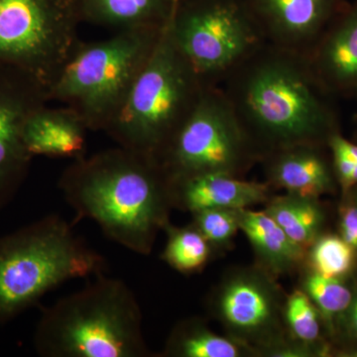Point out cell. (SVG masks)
<instances>
[{"label": "cell", "mask_w": 357, "mask_h": 357, "mask_svg": "<svg viewBox=\"0 0 357 357\" xmlns=\"http://www.w3.org/2000/svg\"><path fill=\"white\" fill-rule=\"evenodd\" d=\"M220 88L262 159L300 145L328 146L340 132L333 96L299 52L264 43Z\"/></svg>", "instance_id": "obj_1"}, {"label": "cell", "mask_w": 357, "mask_h": 357, "mask_svg": "<svg viewBox=\"0 0 357 357\" xmlns=\"http://www.w3.org/2000/svg\"><path fill=\"white\" fill-rule=\"evenodd\" d=\"M59 189L75 223L93 220L103 234L140 255L152 252L173 208L169 181L153 159L117 146L74 160Z\"/></svg>", "instance_id": "obj_2"}, {"label": "cell", "mask_w": 357, "mask_h": 357, "mask_svg": "<svg viewBox=\"0 0 357 357\" xmlns=\"http://www.w3.org/2000/svg\"><path fill=\"white\" fill-rule=\"evenodd\" d=\"M131 289L103 274L42 311L35 351L44 357H149Z\"/></svg>", "instance_id": "obj_3"}, {"label": "cell", "mask_w": 357, "mask_h": 357, "mask_svg": "<svg viewBox=\"0 0 357 357\" xmlns=\"http://www.w3.org/2000/svg\"><path fill=\"white\" fill-rule=\"evenodd\" d=\"M105 257L67 220L47 215L0 237V325H6L61 284L103 274Z\"/></svg>", "instance_id": "obj_4"}, {"label": "cell", "mask_w": 357, "mask_h": 357, "mask_svg": "<svg viewBox=\"0 0 357 357\" xmlns=\"http://www.w3.org/2000/svg\"><path fill=\"white\" fill-rule=\"evenodd\" d=\"M169 22L121 112L105 131L119 146L157 163L206 86L178 50Z\"/></svg>", "instance_id": "obj_5"}, {"label": "cell", "mask_w": 357, "mask_h": 357, "mask_svg": "<svg viewBox=\"0 0 357 357\" xmlns=\"http://www.w3.org/2000/svg\"><path fill=\"white\" fill-rule=\"evenodd\" d=\"M164 27L121 30L102 41H79L47 91L49 102H62L75 110L89 131L107 130L151 57Z\"/></svg>", "instance_id": "obj_6"}, {"label": "cell", "mask_w": 357, "mask_h": 357, "mask_svg": "<svg viewBox=\"0 0 357 357\" xmlns=\"http://www.w3.org/2000/svg\"><path fill=\"white\" fill-rule=\"evenodd\" d=\"M169 25L206 86H220L266 43L244 0H178Z\"/></svg>", "instance_id": "obj_7"}, {"label": "cell", "mask_w": 357, "mask_h": 357, "mask_svg": "<svg viewBox=\"0 0 357 357\" xmlns=\"http://www.w3.org/2000/svg\"><path fill=\"white\" fill-rule=\"evenodd\" d=\"M261 159L220 86H206L158 164L168 180L206 173L241 177Z\"/></svg>", "instance_id": "obj_8"}, {"label": "cell", "mask_w": 357, "mask_h": 357, "mask_svg": "<svg viewBox=\"0 0 357 357\" xmlns=\"http://www.w3.org/2000/svg\"><path fill=\"white\" fill-rule=\"evenodd\" d=\"M81 23L79 0H0V67L48 91L81 41Z\"/></svg>", "instance_id": "obj_9"}, {"label": "cell", "mask_w": 357, "mask_h": 357, "mask_svg": "<svg viewBox=\"0 0 357 357\" xmlns=\"http://www.w3.org/2000/svg\"><path fill=\"white\" fill-rule=\"evenodd\" d=\"M213 314L230 337L258 347H278L282 342L280 290L265 270H238L215 290Z\"/></svg>", "instance_id": "obj_10"}, {"label": "cell", "mask_w": 357, "mask_h": 357, "mask_svg": "<svg viewBox=\"0 0 357 357\" xmlns=\"http://www.w3.org/2000/svg\"><path fill=\"white\" fill-rule=\"evenodd\" d=\"M48 102L46 89L34 77L0 67V208L17 195L34 158L23 142L26 119Z\"/></svg>", "instance_id": "obj_11"}, {"label": "cell", "mask_w": 357, "mask_h": 357, "mask_svg": "<svg viewBox=\"0 0 357 357\" xmlns=\"http://www.w3.org/2000/svg\"><path fill=\"white\" fill-rule=\"evenodd\" d=\"M268 44L307 55L337 14L342 0H244Z\"/></svg>", "instance_id": "obj_12"}, {"label": "cell", "mask_w": 357, "mask_h": 357, "mask_svg": "<svg viewBox=\"0 0 357 357\" xmlns=\"http://www.w3.org/2000/svg\"><path fill=\"white\" fill-rule=\"evenodd\" d=\"M307 58L333 98L357 96V0L337 14Z\"/></svg>", "instance_id": "obj_13"}, {"label": "cell", "mask_w": 357, "mask_h": 357, "mask_svg": "<svg viewBox=\"0 0 357 357\" xmlns=\"http://www.w3.org/2000/svg\"><path fill=\"white\" fill-rule=\"evenodd\" d=\"M168 181L173 208L191 213L213 208L243 210L270 199L267 183L229 174H199Z\"/></svg>", "instance_id": "obj_14"}, {"label": "cell", "mask_w": 357, "mask_h": 357, "mask_svg": "<svg viewBox=\"0 0 357 357\" xmlns=\"http://www.w3.org/2000/svg\"><path fill=\"white\" fill-rule=\"evenodd\" d=\"M324 145H300L266 155L268 185L289 194L318 199L335 185L333 160L326 158Z\"/></svg>", "instance_id": "obj_15"}, {"label": "cell", "mask_w": 357, "mask_h": 357, "mask_svg": "<svg viewBox=\"0 0 357 357\" xmlns=\"http://www.w3.org/2000/svg\"><path fill=\"white\" fill-rule=\"evenodd\" d=\"M88 131L75 110L45 105L26 119L23 142L32 157L76 160L86 156Z\"/></svg>", "instance_id": "obj_16"}, {"label": "cell", "mask_w": 357, "mask_h": 357, "mask_svg": "<svg viewBox=\"0 0 357 357\" xmlns=\"http://www.w3.org/2000/svg\"><path fill=\"white\" fill-rule=\"evenodd\" d=\"M239 227L248 237L267 273H287L299 266L306 257V249L294 243L264 211L243 208L241 211Z\"/></svg>", "instance_id": "obj_17"}, {"label": "cell", "mask_w": 357, "mask_h": 357, "mask_svg": "<svg viewBox=\"0 0 357 357\" xmlns=\"http://www.w3.org/2000/svg\"><path fill=\"white\" fill-rule=\"evenodd\" d=\"M178 0H79L82 22L116 28L164 27Z\"/></svg>", "instance_id": "obj_18"}, {"label": "cell", "mask_w": 357, "mask_h": 357, "mask_svg": "<svg viewBox=\"0 0 357 357\" xmlns=\"http://www.w3.org/2000/svg\"><path fill=\"white\" fill-rule=\"evenodd\" d=\"M253 352L252 347L236 338L211 332L201 319H189L174 328L162 356L241 357Z\"/></svg>", "instance_id": "obj_19"}, {"label": "cell", "mask_w": 357, "mask_h": 357, "mask_svg": "<svg viewBox=\"0 0 357 357\" xmlns=\"http://www.w3.org/2000/svg\"><path fill=\"white\" fill-rule=\"evenodd\" d=\"M317 201L287 192L269 199L264 211L294 243L307 250L319 238L325 222V213Z\"/></svg>", "instance_id": "obj_20"}, {"label": "cell", "mask_w": 357, "mask_h": 357, "mask_svg": "<svg viewBox=\"0 0 357 357\" xmlns=\"http://www.w3.org/2000/svg\"><path fill=\"white\" fill-rule=\"evenodd\" d=\"M167 243L162 259L182 274L202 271L210 260L211 244L194 225L176 227L168 223L165 227Z\"/></svg>", "instance_id": "obj_21"}, {"label": "cell", "mask_w": 357, "mask_h": 357, "mask_svg": "<svg viewBox=\"0 0 357 357\" xmlns=\"http://www.w3.org/2000/svg\"><path fill=\"white\" fill-rule=\"evenodd\" d=\"M302 290L309 296L319 310L321 319L332 325L349 307L352 290L342 281L312 271L303 280Z\"/></svg>", "instance_id": "obj_22"}, {"label": "cell", "mask_w": 357, "mask_h": 357, "mask_svg": "<svg viewBox=\"0 0 357 357\" xmlns=\"http://www.w3.org/2000/svg\"><path fill=\"white\" fill-rule=\"evenodd\" d=\"M356 250L335 234L319 236L311 246L312 271L332 278H342L351 271Z\"/></svg>", "instance_id": "obj_23"}, {"label": "cell", "mask_w": 357, "mask_h": 357, "mask_svg": "<svg viewBox=\"0 0 357 357\" xmlns=\"http://www.w3.org/2000/svg\"><path fill=\"white\" fill-rule=\"evenodd\" d=\"M321 314L304 291H293L284 305V321L296 340L311 344L319 338Z\"/></svg>", "instance_id": "obj_24"}, {"label": "cell", "mask_w": 357, "mask_h": 357, "mask_svg": "<svg viewBox=\"0 0 357 357\" xmlns=\"http://www.w3.org/2000/svg\"><path fill=\"white\" fill-rule=\"evenodd\" d=\"M241 211L236 208H206L192 213V225L203 234L211 248H222L241 229Z\"/></svg>", "instance_id": "obj_25"}, {"label": "cell", "mask_w": 357, "mask_h": 357, "mask_svg": "<svg viewBox=\"0 0 357 357\" xmlns=\"http://www.w3.org/2000/svg\"><path fill=\"white\" fill-rule=\"evenodd\" d=\"M340 237L357 250V204H347L340 210Z\"/></svg>", "instance_id": "obj_26"}, {"label": "cell", "mask_w": 357, "mask_h": 357, "mask_svg": "<svg viewBox=\"0 0 357 357\" xmlns=\"http://www.w3.org/2000/svg\"><path fill=\"white\" fill-rule=\"evenodd\" d=\"M337 321H340L345 335L351 340L357 342V286L352 291V298L349 307L338 317Z\"/></svg>", "instance_id": "obj_27"}, {"label": "cell", "mask_w": 357, "mask_h": 357, "mask_svg": "<svg viewBox=\"0 0 357 357\" xmlns=\"http://www.w3.org/2000/svg\"><path fill=\"white\" fill-rule=\"evenodd\" d=\"M356 188H357V185H356ZM356 201H357V192H356Z\"/></svg>", "instance_id": "obj_28"}, {"label": "cell", "mask_w": 357, "mask_h": 357, "mask_svg": "<svg viewBox=\"0 0 357 357\" xmlns=\"http://www.w3.org/2000/svg\"><path fill=\"white\" fill-rule=\"evenodd\" d=\"M356 137H357V133H356Z\"/></svg>", "instance_id": "obj_29"}]
</instances>
